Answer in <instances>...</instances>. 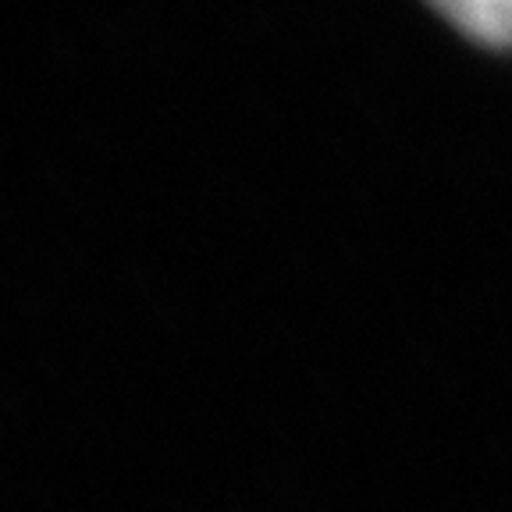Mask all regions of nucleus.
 <instances>
[{
	"label": "nucleus",
	"mask_w": 512,
	"mask_h": 512,
	"mask_svg": "<svg viewBox=\"0 0 512 512\" xmlns=\"http://www.w3.org/2000/svg\"><path fill=\"white\" fill-rule=\"evenodd\" d=\"M438 11L448 15V22L463 36H473L480 47H512V4H459V8L448 4Z\"/></svg>",
	"instance_id": "obj_1"
}]
</instances>
